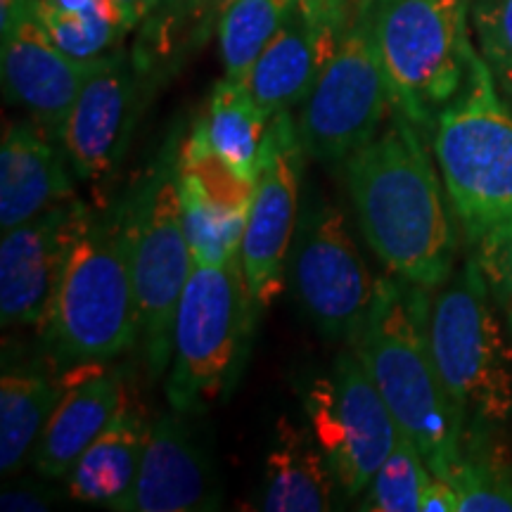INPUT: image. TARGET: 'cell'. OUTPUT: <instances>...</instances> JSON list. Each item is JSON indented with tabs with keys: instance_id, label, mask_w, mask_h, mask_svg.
Returning a JSON list of instances; mask_svg holds the SVG:
<instances>
[{
	"instance_id": "cell-1",
	"label": "cell",
	"mask_w": 512,
	"mask_h": 512,
	"mask_svg": "<svg viewBox=\"0 0 512 512\" xmlns=\"http://www.w3.org/2000/svg\"><path fill=\"white\" fill-rule=\"evenodd\" d=\"M358 228L396 278L439 290L456 271L458 233L425 136L392 112L380 133L342 164Z\"/></svg>"
},
{
	"instance_id": "cell-2",
	"label": "cell",
	"mask_w": 512,
	"mask_h": 512,
	"mask_svg": "<svg viewBox=\"0 0 512 512\" xmlns=\"http://www.w3.org/2000/svg\"><path fill=\"white\" fill-rule=\"evenodd\" d=\"M430 294L396 275L377 280L351 351L361 358L401 430L420 448L432 475L448 482L463 456L465 418L434 363Z\"/></svg>"
},
{
	"instance_id": "cell-3",
	"label": "cell",
	"mask_w": 512,
	"mask_h": 512,
	"mask_svg": "<svg viewBox=\"0 0 512 512\" xmlns=\"http://www.w3.org/2000/svg\"><path fill=\"white\" fill-rule=\"evenodd\" d=\"M145 195L147 174L105 214L93 216L72 249L41 325L48 356L64 370L110 363L138 347L133 254Z\"/></svg>"
},
{
	"instance_id": "cell-4",
	"label": "cell",
	"mask_w": 512,
	"mask_h": 512,
	"mask_svg": "<svg viewBox=\"0 0 512 512\" xmlns=\"http://www.w3.org/2000/svg\"><path fill=\"white\" fill-rule=\"evenodd\" d=\"M434 162L470 254L512 230V107L470 50L463 86L437 114Z\"/></svg>"
},
{
	"instance_id": "cell-5",
	"label": "cell",
	"mask_w": 512,
	"mask_h": 512,
	"mask_svg": "<svg viewBox=\"0 0 512 512\" xmlns=\"http://www.w3.org/2000/svg\"><path fill=\"white\" fill-rule=\"evenodd\" d=\"M256 316L240 256L219 266H192L178 302L164 382L169 408L200 415L233 394L252 347Z\"/></svg>"
},
{
	"instance_id": "cell-6",
	"label": "cell",
	"mask_w": 512,
	"mask_h": 512,
	"mask_svg": "<svg viewBox=\"0 0 512 512\" xmlns=\"http://www.w3.org/2000/svg\"><path fill=\"white\" fill-rule=\"evenodd\" d=\"M510 339V337H508ZM475 256L453 271L430 306V344L465 430H496L512 415V351Z\"/></svg>"
},
{
	"instance_id": "cell-7",
	"label": "cell",
	"mask_w": 512,
	"mask_h": 512,
	"mask_svg": "<svg viewBox=\"0 0 512 512\" xmlns=\"http://www.w3.org/2000/svg\"><path fill=\"white\" fill-rule=\"evenodd\" d=\"M472 0H377V41L394 112L425 140L467 74Z\"/></svg>"
},
{
	"instance_id": "cell-8",
	"label": "cell",
	"mask_w": 512,
	"mask_h": 512,
	"mask_svg": "<svg viewBox=\"0 0 512 512\" xmlns=\"http://www.w3.org/2000/svg\"><path fill=\"white\" fill-rule=\"evenodd\" d=\"M392 112V88L377 41V0H351L342 41L299 112L297 133L306 157L344 164L380 133Z\"/></svg>"
},
{
	"instance_id": "cell-9",
	"label": "cell",
	"mask_w": 512,
	"mask_h": 512,
	"mask_svg": "<svg viewBox=\"0 0 512 512\" xmlns=\"http://www.w3.org/2000/svg\"><path fill=\"white\" fill-rule=\"evenodd\" d=\"M181 145L183 136L174 133L147 174L143 219L133 254L138 347L143 349L147 375L152 380H159L169 370L178 302L195 266L185 240L178 197Z\"/></svg>"
},
{
	"instance_id": "cell-10",
	"label": "cell",
	"mask_w": 512,
	"mask_h": 512,
	"mask_svg": "<svg viewBox=\"0 0 512 512\" xmlns=\"http://www.w3.org/2000/svg\"><path fill=\"white\" fill-rule=\"evenodd\" d=\"M287 283L320 337L354 347L377 280L335 204L313 200L311 195L299 211L287 256Z\"/></svg>"
},
{
	"instance_id": "cell-11",
	"label": "cell",
	"mask_w": 512,
	"mask_h": 512,
	"mask_svg": "<svg viewBox=\"0 0 512 512\" xmlns=\"http://www.w3.org/2000/svg\"><path fill=\"white\" fill-rule=\"evenodd\" d=\"M309 430L323 448L344 498H358L399 439V422L354 351L304 392Z\"/></svg>"
},
{
	"instance_id": "cell-12",
	"label": "cell",
	"mask_w": 512,
	"mask_h": 512,
	"mask_svg": "<svg viewBox=\"0 0 512 512\" xmlns=\"http://www.w3.org/2000/svg\"><path fill=\"white\" fill-rule=\"evenodd\" d=\"M304 147L292 110L268 119L261 145L259 178L252 190L240 264L256 311L264 313L287 283V256L299 223Z\"/></svg>"
},
{
	"instance_id": "cell-13",
	"label": "cell",
	"mask_w": 512,
	"mask_h": 512,
	"mask_svg": "<svg viewBox=\"0 0 512 512\" xmlns=\"http://www.w3.org/2000/svg\"><path fill=\"white\" fill-rule=\"evenodd\" d=\"M79 197L55 204L27 223L3 230L0 242V323L27 328L46 323L69 256L93 223Z\"/></svg>"
},
{
	"instance_id": "cell-14",
	"label": "cell",
	"mask_w": 512,
	"mask_h": 512,
	"mask_svg": "<svg viewBox=\"0 0 512 512\" xmlns=\"http://www.w3.org/2000/svg\"><path fill=\"white\" fill-rule=\"evenodd\" d=\"M143 76L124 48L102 57L60 128L69 169L81 181L102 185L119 169L140 110Z\"/></svg>"
},
{
	"instance_id": "cell-15",
	"label": "cell",
	"mask_w": 512,
	"mask_h": 512,
	"mask_svg": "<svg viewBox=\"0 0 512 512\" xmlns=\"http://www.w3.org/2000/svg\"><path fill=\"white\" fill-rule=\"evenodd\" d=\"M3 88L12 105L24 107L38 126L57 140L81 88L100 67L98 60H76L57 46L34 12L24 8L10 24L0 27Z\"/></svg>"
},
{
	"instance_id": "cell-16",
	"label": "cell",
	"mask_w": 512,
	"mask_h": 512,
	"mask_svg": "<svg viewBox=\"0 0 512 512\" xmlns=\"http://www.w3.org/2000/svg\"><path fill=\"white\" fill-rule=\"evenodd\" d=\"M174 408L150 425L143 460L131 489L107 510L117 512H197L221 505L219 479L209 453Z\"/></svg>"
},
{
	"instance_id": "cell-17",
	"label": "cell",
	"mask_w": 512,
	"mask_h": 512,
	"mask_svg": "<svg viewBox=\"0 0 512 512\" xmlns=\"http://www.w3.org/2000/svg\"><path fill=\"white\" fill-rule=\"evenodd\" d=\"M349 24V22H347ZM347 24L332 22L294 3L290 15L247 76L256 105L266 117L299 107L342 41Z\"/></svg>"
},
{
	"instance_id": "cell-18",
	"label": "cell",
	"mask_w": 512,
	"mask_h": 512,
	"mask_svg": "<svg viewBox=\"0 0 512 512\" xmlns=\"http://www.w3.org/2000/svg\"><path fill=\"white\" fill-rule=\"evenodd\" d=\"M67 387L43 427L31 465L43 479H64L93 439L105 430L126 396L124 377L107 363L67 368Z\"/></svg>"
},
{
	"instance_id": "cell-19",
	"label": "cell",
	"mask_w": 512,
	"mask_h": 512,
	"mask_svg": "<svg viewBox=\"0 0 512 512\" xmlns=\"http://www.w3.org/2000/svg\"><path fill=\"white\" fill-rule=\"evenodd\" d=\"M41 126L12 121L0 145V228L10 230L76 197L62 147Z\"/></svg>"
},
{
	"instance_id": "cell-20",
	"label": "cell",
	"mask_w": 512,
	"mask_h": 512,
	"mask_svg": "<svg viewBox=\"0 0 512 512\" xmlns=\"http://www.w3.org/2000/svg\"><path fill=\"white\" fill-rule=\"evenodd\" d=\"M335 489H339L335 472L313 432L283 415L275 422L264 477L252 508L264 512H325L335 505Z\"/></svg>"
},
{
	"instance_id": "cell-21",
	"label": "cell",
	"mask_w": 512,
	"mask_h": 512,
	"mask_svg": "<svg viewBox=\"0 0 512 512\" xmlns=\"http://www.w3.org/2000/svg\"><path fill=\"white\" fill-rule=\"evenodd\" d=\"M150 425L143 408L126 389L117 413L64 477L67 496L86 505L110 508L131 489L138 475Z\"/></svg>"
},
{
	"instance_id": "cell-22",
	"label": "cell",
	"mask_w": 512,
	"mask_h": 512,
	"mask_svg": "<svg viewBox=\"0 0 512 512\" xmlns=\"http://www.w3.org/2000/svg\"><path fill=\"white\" fill-rule=\"evenodd\" d=\"M67 377L41 366H5L0 380V472L17 475L62 399Z\"/></svg>"
},
{
	"instance_id": "cell-23",
	"label": "cell",
	"mask_w": 512,
	"mask_h": 512,
	"mask_svg": "<svg viewBox=\"0 0 512 512\" xmlns=\"http://www.w3.org/2000/svg\"><path fill=\"white\" fill-rule=\"evenodd\" d=\"M268 119L271 117L256 105L247 83L228 76L216 83L207 107L197 119L211 152L230 174L252 190L259 178V157Z\"/></svg>"
},
{
	"instance_id": "cell-24",
	"label": "cell",
	"mask_w": 512,
	"mask_h": 512,
	"mask_svg": "<svg viewBox=\"0 0 512 512\" xmlns=\"http://www.w3.org/2000/svg\"><path fill=\"white\" fill-rule=\"evenodd\" d=\"M181 221L195 266H219L240 256L249 204L228 200L204 183L195 169H178Z\"/></svg>"
},
{
	"instance_id": "cell-25",
	"label": "cell",
	"mask_w": 512,
	"mask_h": 512,
	"mask_svg": "<svg viewBox=\"0 0 512 512\" xmlns=\"http://www.w3.org/2000/svg\"><path fill=\"white\" fill-rule=\"evenodd\" d=\"M41 27L76 60H98L121 48L124 19L114 0H29Z\"/></svg>"
},
{
	"instance_id": "cell-26",
	"label": "cell",
	"mask_w": 512,
	"mask_h": 512,
	"mask_svg": "<svg viewBox=\"0 0 512 512\" xmlns=\"http://www.w3.org/2000/svg\"><path fill=\"white\" fill-rule=\"evenodd\" d=\"M297 0H233L216 24L223 76L245 81Z\"/></svg>"
},
{
	"instance_id": "cell-27",
	"label": "cell",
	"mask_w": 512,
	"mask_h": 512,
	"mask_svg": "<svg viewBox=\"0 0 512 512\" xmlns=\"http://www.w3.org/2000/svg\"><path fill=\"white\" fill-rule=\"evenodd\" d=\"M133 64L143 81L162 79L166 69L181 62L192 43V0H145V17L136 29Z\"/></svg>"
},
{
	"instance_id": "cell-28",
	"label": "cell",
	"mask_w": 512,
	"mask_h": 512,
	"mask_svg": "<svg viewBox=\"0 0 512 512\" xmlns=\"http://www.w3.org/2000/svg\"><path fill=\"white\" fill-rule=\"evenodd\" d=\"M448 482L458 512H512V470L489 448V430H465L463 456Z\"/></svg>"
},
{
	"instance_id": "cell-29",
	"label": "cell",
	"mask_w": 512,
	"mask_h": 512,
	"mask_svg": "<svg viewBox=\"0 0 512 512\" xmlns=\"http://www.w3.org/2000/svg\"><path fill=\"white\" fill-rule=\"evenodd\" d=\"M430 479L432 472L420 448L401 430L392 453L377 467L368 489L363 491L366 496L356 508L370 512H420L422 491Z\"/></svg>"
},
{
	"instance_id": "cell-30",
	"label": "cell",
	"mask_w": 512,
	"mask_h": 512,
	"mask_svg": "<svg viewBox=\"0 0 512 512\" xmlns=\"http://www.w3.org/2000/svg\"><path fill=\"white\" fill-rule=\"evenodd\" d=\"M470 22L479 55L512 102V0H472Z\"/></svg>"
},
{
	"instance_id": "cell-31",
	"label": "cell",
	"mask_w": 512,
	"mask_h": 512,
	"mask_svg": "<svg viewBox=\"0 0 512 512\" xmlns=\"http://www.w3.org/2000/svg\"><path fill=\"white\" fill-rule=\"evenodd\" d=\"M482 266L496 309L503 313L505 330L512 344V230L489 247L472 254Z\"/></svg>"
},
{
	"instance_id": "cell-32",
	"label": "cell",
	"mask_w": 512,
	"mask_h": 512,
	"mask_svg": "<svg viewBox=\"0 0 512 512\" xmlns=\"http://www.w3.org/2000/svg\"><path fill=\"white\" fill-rule=\"evenodd\" d=\"M57 498V491L46 489L41 484H12L5 486L0 496V510L3 512H43Z\"/></svg>"
},
{
	"instance_id": "cell-33",
	"label": "cell",
	"mask_w": 512,
	"mask_h": 512,
	"mask_svg": "<svg viewBox=\"0 0 512 512\" xmlns=\"http://www.w3.org/2000/svg\"><path fill=\"white\" fill-rule=\"evenodd\" d=\"M230 3L233 0H192V43L195 48L204 46Z\"/></svg>"
},
{
	"instance_id": "cell-34",
	"label": "cell",
	"mask_w": 512,
	"mask_h": 512,
	"mask_svg": "<svg viewBox=\"0 0 512 512\" xmlns=\"http://www.w3.org/2000/svg\"><path fill=\"white\" fill-rule=\"evenodd\" d=\"M420 512H458V494L453 484L432 475L422 491Z\"/></svg>"
},
{
	"instance_id": "cell-35",
	"label": "cell",
	"mask_w": 512,
	"mask_h": 512,
	"mask_svg": "<svg viewBox=\"0 0 512 512\" xmlns=\"http://www.w3.org/2000/svg\"><path fill=\"white\" fill-rule=\"evenodd\" d=\"M299 5L339 24H347L351 17V0H299Z\"/></svg>"
},
{
	"instance_id": "cell-36",
	"label": "cell",
	"mask_w": 512,
	"mask_h": 512,
	"mask_svg": "<svg viewBox=\"0 0 512 512\" xmlns=\"http://www.w3.org/2000/svg\"><path fill=\"white\" fill-rule=\"evenodd\" d=\"M128 31H136L145 17V0H114Z\"/></svg>"
}]
</instances>
